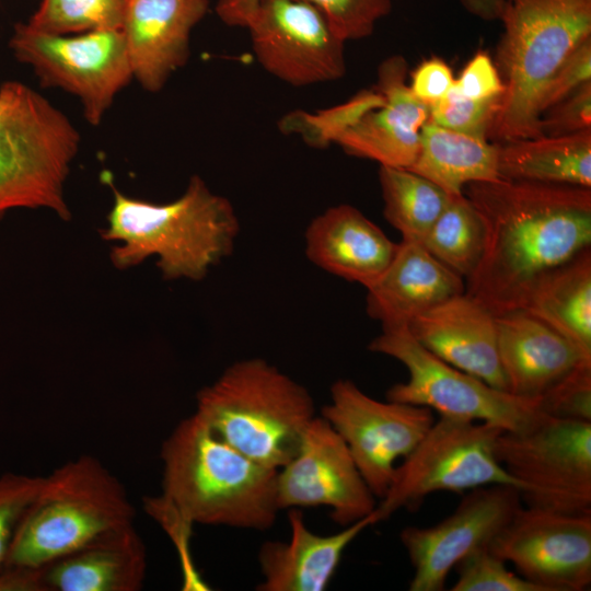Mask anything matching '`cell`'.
I'll list each match as a JSON object with an SVG mask.
<instances>
[{"label": "cell", "mask_w": 591, "mask_h": 591, "mask_svg": "<svg viewBox=\"0 0 591 591\" xmlns=\"http://www.w3.org/2000/svg\"><path fill=\"white\" fill-rule=\"evenodd\" d=\"M290 538L267 541L258 551L263 581L258 591H324L344 552L367 528L378 523L374 512L334 534L312 532L300 509H289Z\"/></svg>", "instance_id": "20"}, {"label": "cell", "mask_w": 591, "mask_h": 591, "mask_svg": "<svg viewBox=\"0 0 591 591\" xmlns=\"http://www.w3.org/2000/svg\"><path fill=\"white\" fill-rule=\"evenodd\" d=\"M134 517L118 478L96 457L80 455L44 477L4 566L43 567Z\"/></svg>", "instance_id": "6"}, {"label": "cell", "mask_w": 591, "mask_h": 591, "mask_svg": "<svg viewBox=\"0 0 591 591\" xmlns=\"http://www.w3.org/2000/svg\"><path fill=\"white\" fill-rule=\"evenodd\" d=\"M465 292V280L420 243L402 240L382 276L367 288V313L382 328L406 326L418 315Z\"/></svg>", "instance_id": "23"}, {"label": "cell", "mask_w": 591, "mask_h": 591, "mask_svg": "<svg viewBox=\"0 0 591 591\" xmlns=\"http://www.w3.org/2000/svg\"><path fill=\"white\" fill-rule=\"evenodd\" d=\"M408 170L450 195H461L471 183L500 179L498 144L428 120L420 130L417 158Z\"/></svg>", "instance_id": "27"}, {"label": "cell", "mask_w": 591, "mask_h": 591, "mask_svg": "<svg viewBox=\"0 0 591 591\" xmlns=\"http://www.w3.org/2000/svg\"><path fill=\"white\" fill-rule=\"evenodd\" d=\"M313 4L325 16L343 40L371 35L382 18L392 9V0H301Z\"/></svg>", "instance_id": "35"}, {"label": "cell", "mask_w": 591, "mask_h": 591, "mask_svg": "<svg viewBox=\"0 0 591 591\" xmlns=\"http://www.w3.org/2000/svg\"><path fill=\"white\" fill-rule=\"evenodd\" d=\"M15 58L30 65L42 85L79 97L85 119L99 125L116 94L134 78L120 28L51 35L18 23L10 39Z\"/></svg>", "instance_id": "11"}, {"label": "cell", "mask_w": 591, "mask_h": 591, "mask_svg": "<svg viewBox=\"0 0 591 591\" xmlns=\"http://www.w3.org/2000/svg\"><path fill=\"white\" fill-rule=\"evenodd\" d=\"M452 89L466 99L486 100L503 95L505 84L494 60L480 50L464 66Z\"/></svg>", "instance_id": "40"}, {"label": "cell", "mask_w": 591, "mask_h": 591, "mask_svg": "<svg viewBox=\"0 0 591 591\" xmlns=\"http://www.w3.org/2000/svg\"><path fill=\"white\" fill-rule=\"evenodd\" d=\"M588 82H591V37L577 46L551 77L540 101L541 116Z\"/></svg>", "instance_id": "37"}, {"label": "cell", "mask_w": 591, "mask_h": 591, "mask_svg": "<svg viewBox=\"0 0 591 591\" xmlns=\"http://www.w3.org/2000/svg\"><path fill=\"white\" fill-rule=\"evenodd\" d=\"M503 428L491 422L440 417L397 464L374 510L378 522L401 509L414 510L438 491L462 493L495 484H517L495 455Z\"/></svg>", "instance_id": "8"}, {"label": "cell", "mask_w": 591, "mask_h": 591, "mask_svg": "<svg viewBox=\"0 0 591 591\" xmlns=\"http://www.w3.org/2000/svg\"><path fill=\"white\" fill-rule=\"evenodd\" d=\"M520 310L548 324L591 358V247L544 274Z\"/></svg>", "instance_id": "25"}, {"label": "cell", "mask_w": 591, "mask_h": 591, "mask_svg": "<svg viewBox=\"0 0 591 591\" xmlns=\"http://www.w3.org/2000/svg\"><path fill=\"white\" fill-rule=\"evenodd\" d=\"M510 0H463L465 8L473 14L485 20L500 18Z\"/></svg>", "instance_id": "43"}, {"label": "cell", "mask_w": 591, "mask_h": 591, "mask_svg": "<svg viewBox=\"0 0 591 591\" xmlns=\"http://www.w3.org/2000/svg\"><path fill=\"white\" fill-rule=\"evenodd\" d=\"M454 569L457 580L452 591H541L519 573L509 570L507 563L488 547L467 555Z\"/></svg>", "instance_id": "32"}, {"label": "cell", "mask_w": 591, "mask_h": 591, "mask_svg": "<svg viewBox=\"0 0 591 591\" xmlns=\"http://www.w3.org/2000/svg\"><path fill=\"white\" fill-rule=\"evenodd\" d=\"M454 81L450 66L439 57H431L412 72L408 84L416 97L430 107L449 93Z\"/></svg>", "instance_id": "41"}, {"label": "cell", "mask_w": 591, "mask_h": 591, "mask_svg": "<svg viewBox=\"0 0 591 591\" xmlns=\"http://www.w3.org/2000/svg\"><path fill=\"white\" fill-rule=\"evenodd\" d=\"M47 591H138L147 551L134 523L109 529L43 566Z\"/></svg>", "instance_id": "24"}, {"label": "cell", "mask_w": 591, "mask_h": 591, "mask_svg": "<svg viewBox=\"0 0 591 591\" xmlns=\"http://www.w3.org/2000/svg\"><path fill=\"white\" fill-rule=\"evenodd\" d=\"M497 144L500 178L591 188V130Z\"/></svg>", "instance_id": "26"}, {"label": "cell", "mask_w": 591, "mask_h": 591, "mask_svg": "<svg viewBox=\"0 0 591 591\" xmlns=\"http://www.w3.org/2000/svg\"><path fill=\"white\" fill-rule=\"evenodd\" d=\"M495 455L525 506L591 513V421L545 416L525 429L505 430Z\"/></svg>", "instance_id": "10"}, {"label": "cell", "mask_w": 591, "mask_h": 591, "mask_svg": "<svg viewBox=\"0 0 591 591\" xmlns=\"http://www.w3.org/2000/svg\"><path fill=\"white\" fill-rule=\"evenodd\" d=\"M276 491L279 510L326 507L343 528L378 505L345 441L322 416L309 422L296 455L278 470Z\"/></svg>", "instance_id": "15"}, {"label": "cell", "mask_w": 591, "mask_h": 591, "mask_svg": "<svg viewBox=\"0 0 591 591\" xmlns=\"http://www.w3.org/2000/svg\"><path fill=\"white\" fill-rule=\"evenodd\" d=\"M379 181L384 217L404 241L420 243L453 196L404 167L380 165Z\"/></svg>", "instance_id": "28"}, {"label": "cell", "mask_w": 591, "mask_h": 591, "mask_svg": "<svg viewBox=\"0 0 591 591\" xmlns=\"http://www.w3.org/2000/svg\"><path fill=\"white\" fill-rule=\"evenodd\" d=\"M521 507L518 487L487 485L471 489L437 524L403 529L399 538L414 568L409 590H444L454 567L473 552L488 547Z\"/></svg>", "instance_id": "16"}, {"label": "cell", "mask_w": 591, "mask_h": 591, "mask_svg": "<svg viewBox=\"0 0 591 591\" xmlns=\"http://www.w3.org/2000/svg\"><path fill=\"white\" fill-rule=\"evenodd\" d=\"M496 67L505 84L489 137L497 143L541 137L540 101L551 77L591 37V0H510Z\"/></svg>", "instance_id": "5"}, {"label": "cell", "mask_w": 591, "mask_h": 591, "mask_svg": "<svg viewBox=\"0 0 591 591\" xmlns=\"http://www.w3.org/2000/svg\"><path fill=\"white\" fill-rule=\"evenodd\" d=\"M143 508L161 523L172 540L175 542L183 560L185 575V590H207V586L200 578H196V571L188 554V542L192 534L193 522L187 519L167 498H143Z\"/></svg>", "instance_id": "39"}, {"label": "cell", "mask_w": 591, "mask_h": 591, "mask_svg": "<svg viewBox=\"0 0 591 591\" xmlns=\"http://www.w3.org/2000/svg\"><path fill=\"white\" fill-rule=\"evenodd\" d=\"M537 403L549 417L591 421V359L580 361L544 392Z\"/></svg>", "instance_id": "34"}, {"label": "cell", "mask_w": 591, "mask_h": 591, "mask_svg": "<svg viewBox=\"0 0 591 591\" xmlns=\"http://www.w3.org/2000/svg\"><path fill=\"white\" fill-rule=\"evenodd\" d=\"M126 0H42L26 23L51 35L121 28Z\"/></svg>", "instance_id": "30"}, {"label": "cell", "mask_w": 591, "mask_h": 591, "mask_svg": "<svg viewBox=\"0 0 591 591\" xmlns=\"http://www.w3.org/2000/svg\"><path fill=\"white\" fill-rule=\"evenodd\" d=\"M245 27L257 61L287 84L335 81L346 72L345 42L311 3L258 0Z\"/></svg>", "instance_id": "13"}, {"label": "cell", "mask_w": 591, "mask_h": 591, "mask_svg": "<svg viewBox=\"0 0 591 591\" xmlns=\"http://www.w3.org/2000/svg\"><path fill=\"white\" fill-rule=\"evenodd\" d=\"M463 2V0H461Z\"/></svg>", "instance_id": "44"}, {"label": "cell", "mask_w": 591, "mask_h": 591, "mask_svg": "<svg viewBox=\"0 0 591 591\" xmlns=\"http://www.w3.org/2000/svg\"><path fill=\"white\" fill-rule=\"evenodd\" d=\"M499 361L507 392L537 401L584 357L548 324L514 310L496 316Z\"/></svg>", "instance_id": "21"}, {"label": "cell", "mask_w": 591, "mask_h": 591, "mask_svg": "<svg viewBox=\"0 0 591 591\" xmlns=\"http://www.w3.org/2000/svg\"><path fill=\"white\" fill-rule=\"evenodd\" d=\"M43 480V476L16 473L0 476V568L5 565L16 530Z\"/></svg>", "instance_id": "36"}, {"label": "cell", "mask_w": 591, "mask_h": 591, "mask_svg": "<svg viewBox=\"0 0 591 591\" xmlns=\"http://www.w3.org/2000/svg\"><path fill=\"white\" fill-rule=\"evenodd\" d=\"M195 414L245 456L279 470L296 455L315 403L277 367L250 358L232 363L197 393Z\"/></svg>", "instance_id": "4"}, {"label": "cell", "mask_w": 591, "mask_h": 591, "mask_svg": "<svg viewBox=\"0 0 591 591\" xmlns=\"http://www.w3.org/2000/svg\"><path fill=\"white\" fill-rule=\"evenodd\" d=\"M374 89L384 104L366 113L336 143L348 154L408 169L417 158L420 130L429 120L430 107L410 90L403 56L381 62Z\"/></svg>", "instance_id": "17"}, {"label": "cell", "mask_w": 591, "mask_h": 591, "mask_svg": "<svg viewBox=\"0 0 591 591\" xmlns=\"http://www.w3.org/2000/svg\"><path fill=\"white\" fill-rule=\"evenodd\" d=\"M368 349L398 360L408 371L406 382L386 391L389 401L427 407L440 417L491 422L509 431L525 429L547 416L537 401L498 390L444 362L406 326L382 328Z\"/></svg>", "instance_id": "9"}, {"label": "cell", "mask_w": 591, "mask_h": 591, "mask_svg": "<svg viewBox=\"0 0 591 591\" xmlns=\"http://www.w3.org/2000/svg\"><path fill=\"white\" fill-rule=\"evenodd\" d=\"M80 135L48 100L18 81L0 85V218L45 208L70 217L65 183Z\"/></svg>", "instance_id": "7"}, {"label": "cell", "mask_w": 591, "mask_h": 591, "mask_svg": "<svg viewBox=\"0 0 591 591\" xmlns=\"http://www.w3.org/2000/svg\"><path fill=\"white\" fill-rule=\"evenodd\" d=\"M162 495L193 523L263 531L275 523L277 472L220 438L195 413L161 445Z\"/></svg>", "instance_id": "3"}, {"label": "cell", "mask_w": 591, "mask_h": 591, "mask_svg": "<svg viewBox=\"0 0 591 591\" xmlns=\"http://www.w3.org/2000/svg\"><path fill=\"white\" fill-rule=\"evenodd\" d=\"M322 417L345 441L379 499L385 495L397 462L415 449L436 420L427 407L378 401L348 379L332 384Z\"/></svg>", "instance_id": "12"}, {"label": "cell", "mask_w": 591, "mask_h": 591, "mask_svg": "<svg viewBox=\"0 0 591 591\" xmlns=\"http://www.w3.org/2000/svg\"><path fill=\"white\" fill-rule=\"evenodd\" d=\"M209 0H126L121 32L134 78L159 92L189 57L193 28Z\"/></svg>", "instance_id": "18"}, {"label": "cell", "mask_w": 591, "mask_h": 591, "mask_svg": "<svg viewBox=\"0 0 591 591\" xmlns=\"http://www.w3.org/2000/svg\"><path fill=\"white\" fill-rule=\"evenodd\" d=\"M464 195L485 228L465 293L496 316L520 310L544 274L591 247V188L500 178Z\"/></svg>", "instance_id": "1"}, {"label": "cell", "mask_w": 591, "mask_h": 591, "mask_svg": "<svg viewBox=\"0 0 591 591\" xmlns=\"http://www.w3.org/2000/svg\"><path fill=\"white\" fill-rule=\"evenodd\" d=\"M501 96L471 100L453 89L430 106L429 120L448 129L488 139L501 105Z\"/></svg>", "instance_id": "33"}, {"label": "cell", "mask_w": 591, "mask_h": 591, "mask_svg": "<svg viewBox=\"0 0 591 591\" xmlns=\"http://www.w3.org/2000/svg\"><path fill=\"white\" fill-rule=\"evenodd\" d=\"M239 230L230 200L194 175L184 194L167 204L135 199L114 189L102 236L117 242L111 258L118 269L154 255L163 278L200 280L232 253Z\"/></svg>", "instance_id": "2"}, {"label": "cell", "mask_w": 591, "mask_h": 591, "mask_svg": "<svg viewBox=\"0 0 591 591\" xmlns=\"http://www.w3.org/2000/svg\"><path fill=\"white\" fill-rule=\"evenodd\" d=\"M305 254L318 268L366 289L392 262L398 243L350 205L329 207L305 231Z\"/></svg>", "instance_id": "22"}, {"label": "cell", "mask_w": 591, "mask_h": 591, "mask_svg": "<svg viewBox=\"0 0 591 591\" xmlns=\"http://www.w3.org/2000/svg\"><path fill=\"white\" fill-rule=\"evenodd\" d=\"M0 591H47L43 567L3 566Z\"/></svg>", "instance_id": "42"}, {"label": "cell", "mask_w": 591, "mask_h": 591, "mask_svg": "<svg viewBox=\"0 0 591 591\" xmlns=\"http://www.w3.org/2000/svg\"><path fill=\"white\" fill-rule=\"evenodd\" d=\"M488 548L541 591L591 586V513L522 506Z\"/></svg>", "instance_id": "14"}, {"label": "cell", "mask_w": 591, "mask_h": 591, "mask_svg": "<svg viewBox=\"0 0 591 591\" xmlns=\"http://www.w3.org/2000/svg\"><path fill=\"white\" fill-rule=\"evenodd\" d=\"M407 328L444 362L507 392L496 315L475 298L465 292L454 296L415 317Z\"/></svg>", "instance_id": "19"}, {"label": "cell", "mask_w": 591, "mask_h": 591, "mask_svg": "<svg viewBox=\"0 0 591 591\" xmlns=\"http://www.w3.org/2000/svg\"><path fill=\"white\" fill-rule=\"evenodd\" d=\"M420 244L464 280L474 273L484 252L485 228L464 193L451 197Z\"/></svg>", "instance_id": "29"}, {"label": "cell", "mask_w": 591, "mask_h": 591, "mask_svg": "<svg viewBox=\"0 0 591 591\" xmlns=\"http://www.w3.org/2000/svg\"><path fill=\"white\" fill-rule=\"evenodd\" d=\"M541 136H566L591 130V82L548 108L540 118Z\"/></svg>", "instance_id": "38"}, {"label": "cell", "mask_w": 591, "mask_h": 591, "mask_svg": "<svg viewBox=\"0 0 591 591\" xmlns=\"http://www.w3.org/2000/svg\"><path fill=\"white\" fill-rule=\"evenodd\" d=\"M384 104L382 95L373 88L357 93L350 100L328 109L311 114L293 112L286 116L280 128L286 132H298L313 147H327L366 113Z\"/></svg>", "instance_id": "31"}]
</instances>
